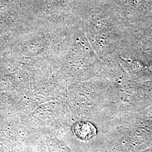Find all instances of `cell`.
I'll use <instances>...</instances> for the list:
<instances>
[{
    "label": "cell",
    "mask_w": 152,
    "mask_h": 152,
    "mask_svg": "<svg viewBox=\"0 0 152 152\" xmlns=\"http://www.w3.org/2000/svg\"><path fill=\"white\" fill-rule=\"evenodd\" d=\"M73 131L76 136L82 140H87L96 135V130L91 124L87 122H79L73 127Z\"/></svg>",
    "instance_id": "1"
}]
</instances>
